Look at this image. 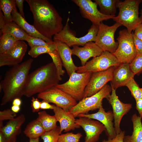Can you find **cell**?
<instances>
[{
	"label": "cell",
	"instance_id": "5",
	"mask_svg": "<svg viewBox=\"0 0 142 142\" xmlns=\"http://www.w3.org/2000/svg\"><path fill=\"white\" fill-rule=\"evenodd\" d=\"M92 73L73 72L65 83L58 84L56 87L70 95L77 101L84 98L85 90L89 82Z\"/></svg>",
	"mask_w": 142,
	"mask_h": 142
},
{
	"label": "cell",
	"instance_id": "26",
	"mask_svg": "<svg viewBox=\"0 0 142 142\" xmlns=\"http://www.w3.org/2000/svg\"><path fill=\"white\" fill-rule=\"evenodd\" d=\"M45 132L41 123L37 119L27 125L23 133L29 139H36L41 137Z\"/></svg>",
	"mask_w": 142,
	"mask_h": 142
},
{
	"label": "cell",
	"instance_id": "33",
	"mask_svg": "<svg viewBox=\"0 0 142 142\" xmlns=\"http://www.w3.org/2000/svg\"><path fill=\"white\" fill-rule=\"evenodd\" d=\"M48 54L52 59L53 62L57 69L60 80H62L61 76L64 75L65 71L62 69V63L57 49Z\"/></svg>",
	"mask_w": 142,
	"mask_h": 142
},
{
	"label": "cell",
	"instance_id": "10",
	"mask_svg": "<svg viewBox=\"0 0 142 142\" xmlns=\"http://www.w3.org/2000/svg\"><path fill=\"white\" fill-rule=\"evenodd\" d=\"M121 26V24L116 22L109 26L102 22L99 25L95 42L103 51H107L112 54L115 52L118 43L114 40V34L117 29Z\"/></svg>",
	"mask_w": 142,
	"mask_h": 142
},
{
	"label": "cell",
	"instance_id": "15",
	"mask_svg": "<svg viewBox=\"0 0 142 142\" xmlns=\"http://www.w3.org/2000/svg\"><path fill=\"white\" fill-rule=\"evenodd\" d=\"M27 49V45L24 42L18 41L9 50L0 55V67L13 66L19 64L24 56Z\"/></svg>",
	"mask_w": 142,
	"mask_h": 142
},
{
	"label": "cell",
	"instance_id": "49",
	"mask_svg": "<svg viewBox=\"0 0 142 142\" xmlns=\"http://www.w3.org/2000/svg\"><path fill=\"white\" fill-rule=\"evenodd\" d=\"M0 142H7L5 138L1 132H0Z\"/></svg>",
	"mask_w": 142,
	"mask_h": 142
},
{
	"label": "cell",
	"instance_id": "27",
	"mask_svg": "<svg viewBox=\"0 0 142 142\" xmlns=\"http://www.w3.org/2000/svg\"><path fill=\"white\" fill-rule=\"evenodd\" d=\"M37 119L41 123L46 131L51 130L57 127V121L54 115H50L44 110L38 112Z\"/></svg>",
	"mask_w": 142,
	"mask_h": 142
},
{
	"label": "cell",
	"instance_id": "45",
	"mask_svg": "<svg viewBox=\"0 0 142 142\" xmlns=\"http://www.w3.org/2000/svg\"><path fill=\"white\" fill-rule=\"evenodd\" d=\"M136 102V108L138 111L139 116L142 117V98L137 99Z\"/></svg>",
	"mask_w": 142,
	"mask_h": 142
},
{
	"label": "cell",
	"instance_id": "32",
	"mask_svg": "<svg viewBox=\"0 0 142 142\" xmlns=\"http://www.w3.org/2000/svg\"><path fill=\"white\" fill-rule=\"evenodd\" d=\"M130 91L132 96L135 100L142 98V88H140L132 78L125 85Z\"/></svg>",
	"mask_w": 142,
	"mask_h": 142
},
{
	"label": "cell",
	"instance_id": "41",
	"mask_svg": "<svg viewBox=\"0 0 142 142\" xmlns=\"http://www.w3.org/2000/svg\"><path fill=\"white\" fill-rule=\"evenodd\" d=\"M125 134V131H121L120 133L117 134L115 138L111 139H108V140L104 139L102 142H123Z\"/></svg>",
	"mask_w": 142,
	"mask_h": 142
},
{
	"label": "cell",
	"instance_id": "40",
	"mask_svg": "<svg viewBox=\"0 0 142 142\" xmlns=\"http://www.w3.org/2000/svg\"><path fill=\"white\" fill-rule=\"evenodd\" d=\"M31 107L33 112H37L39 111L40 107L41 102L37 98L32 97L31 100Z\"/></svg>",
	"mask_w": 142,
	"mask_h": 142
},
{
	"label": "cell",
	"instance_id": "22",
	"mask_svg": "<svg viewBox=\"0 0 142 142\" xmlns=\"http://www.w3.org/2000/svg\"><path fill=\"white\" fill-rule=\"evenodd\" d=\"M56 44L57 50L61 59L63 66L65 68L69 77L77 71L78 67L73 63L72 57V49L65 43L57 40H54Z\"/></svg>",
	"mask_w": 142,
	"mask_h": 142
},
{
	"label": "cell",
	"instance_id": "51",
	"mask_svg": "<svg viewBox=\"0 0 142 142\" xmlns=\"http://www.w3.org/2000/svg\"><path fill=\"white\" fill-rule=\"evenodd\" d=\"M140 16L139 17V22L140 23H142V9L140 10Z\"/></svg>",
	"mask_w": 142,
	"mask_h": 142
},
{
	"label": "cell",
	"instance_id": "25",
	"mask_svg": "<svg viewBox=\"0 0 142 142\" xmlns=\"http://www.w3.org/2000/svg\"><path fill=\"white\" fill-rule=\"evenodd\" d=\"M1 31L2 34L7 33L12 35L18 40L26 41L29 36L13 21L6 23Z\"/></svg>",
	"mask_w": 142,
	"mask_h": 142
},
{
	"label": "cell",
	"instance_id": "48",
	"mask_svg": "<svg viewBox=\"0 0 142 142\" xmlns=\"http://www.w3.org/2000/svg\"><path fill=\"white\" fill-rule=\"evenodd\" d=\"M20 109V106L13 105L11 107V110L15 113H17L19 112Z\"/></svg>",
	"mask_w": 142,
	"mask_h": 142
},
{
	"label": "cell",
	"instance_id": "3",
	"mask_svg": "<svg viewBox=\"0 0 142 142\" xmlns=\"http://www.w3.org/2000/svg\"><path fill=\"white\" fill-rule=\"evenodd\" d=\"M60 80L52 62L36 69L29 75L24 95L30 97L56 86Z\"/></svg>",
	"mask_w": 142,
	"mask_h": 142
},
{
	"label": "cell",
	"instance_id": "1",
	"mask_svg": "<svg viewBox=\"0 0 142 142\" xmlns=\"http://www.w3.org/2000/svg\"><path fill=\"white\" fill-rule=\"evenodd\" d=\"M33 15V26L45 37L52 40L63 27L62 19L55 8L46 0H26Z\"/></svg>",
	"mask_w": 142,
	"mask_h": 142
},
{
	"label": "cell",
	"instance_id": "29",
	"mask_svg": "<svg viewBox=\"0 0 142 142\" xmlns=\"http://www.w3.org/2000/svg\"><path fill=\"white\" fill-rule=\"evenodd\" d=\"M16 6L15 0H0V10L3 12L6 23L13 21L12 12Z\"/></svg>",
	"mask_w": 142,
	"mask_h": 142
},
{
	"label": "cell",
	"instance_id": "31",
	"mask_svg": "<svg viewBox=\"0 0 142 142\" xmlns=\"http://www.w3.org/2000/svg\"><path fill=\"white\" fill-rule=\"evenodd\" d=\"M57 49L56 44L53 41L49 46H36L31 48L28 52V54L32 58H35L42 54H48Z\"/></svg>",
	"mask_w": 142,
	"mask_h": 142
},
{
	"label": "cell",
	"instance_id": "14",
	"mask_svg": "<svg viewBox=\"0 0 142 142\" xmlns=\"http://www.w3.org/2000/svg\"><path fill=\"white\" fill-rule=\"evenodd\" d=\"M76 123L83 129L86 134L83 142H97L100 134L106 128L99 121L86 117H79L76 119Z\"/></svg>",
	"mask_w": 142,
	"mask_h": 142
},
{
	"label": "cell",
	"instance_id": "8",
	"mask_svg": "<svg viewBox=\"0 0 142 142\" xmlns=\"http://www.w3.org/2000/svg\"><path fill=\"white\" fill-rule=\"evenodd\" d=\"M116 39L118 46L113 54L121 63L130 64L136 55L133 32L129 33L126 29L121 30Z\"/></svg>",
	"mask_w": 142,
	"mask_h": 142
},
{
	"label": "cell",
	"instance_id": "30",
	"mask_svg": "<svg viewBox=\"0 0 142 142\" xmlns=\"http://www.w3.org/2000/svg\"><path fill=\"white\" fill-rule=\"evenodd\" d=\"M18 41L10 34L3 33L0 38V55L9 50Z\"/></svg>",
	"mask_w": 142,
	"mask_h": 142
},
{
	"label": "cell",
	"instance_id": "19",
	"mask_svg": "<svg viewBox=\"0 0 142 142\" xmlns=\"http://www.w3.org/2000/svg\"><path fill=\"white\" fill-rule=\"evenodd\" d=\"M73 47L72 55L79 58L82 66L84 65L90 58L99 56L103 52L95 42H93L87 43L82 47L78 45Z\"/></svg>",
	"mask_w": 142,
	"mask_h": 142
},
{
	"label": "cell",
	"instance_id": "39",
	"mask_svg": "<svg viewBox=\"0 0 142 142\" xmlns=\"http://www.w3.org/2000/svg\"><path fill=\"white\" fill-rule=\"evenodd\" d=\"M133 33L136 55H142V40L135 37L134 33Z\"/></svg>",
	"mask_w": 142,
	"mask_h": 142
},
{
	"label": "cell",
	"instance_id": "43",
	"mask_svg": "<svg viewBox=\"0 0 142 142\" xmlns=\"http://www.w3.org/2000/svg\"><path fill=\"white\" fill-rule=\"evenodd\" d=\"M24 0H15L16 6L18 8L19 13L25 19L24 13L23 10V3Z\"/></svg>",
	"mask_w": 142,
	"mask_h": 142
},
{
	"label": "cell",
	"instance_id": "16",
	"mask_svg": "<svg viewBox=\"0 0 142 142\" xmlns=\"http://www.w3.org/2000/svg\"><path fill=\"white\" fill-rule=\"evenodd\" d=\"M111 87L112 91L106 98L111 105L112 109L114 123V128L116 134L121 131L120 127V123L123 116L129 112L132 108V105L124 103L119 99L116 93V90Z\"/></svg>",
	"mask_w": 142,
	"mask_h": 142
},
{
	"label": "cell",
	"instance_id": "44",
	"mask_svg": "<svg viewBox=\"0 0 142 142\" xmlns=\"http://www.w3.org/2000/svg\"><path fill=\"white\" fill-rule=\"evenodd\" d=\"M56 105H51L49 103L44 101L43 100L41 102V104L40 108L42 109H53L54 108Z\"/></svg>",
	"mask_w": 142,
	"mask_h": 142
},
{
	"label": "cell",
	"instance_id": "35",
	"mask_svg": "<svg viewBox=\"0 0 142 142\" xmlns=\"http://www.w3.org/2000/svg\"><path fill=\"white\" fill-rule=\"evenodd\" d=\"M82 136V134L79 133L74 134L68 132L60 134L58 142H79Z\"/></svg>",
	"mask_w": 142,
	"mask_h": 142
},
{
	"label": "cell",
	"instance_id": "17",
	"mask_svg": "<svg viewBox=\"0 0 142 142\" xmlns=\"http://www.w3.org/2000/svg\"><path fill=\"white\" fill-rule=\"evenodd\" d=\"M84 117L96 119L100 122L106 128L105 132L108 139L115 138L117 134L113 126V121L114 116L113 111L109 110L106 112L102 105L97 113L92 114H80L78 117Z\"/></svg>",
	"mask_w": 142,
	"mask_h": 142
},
{
	"label": "cell",
	"instance_id": "50",
	"mask_svg": "<svg viewBox=\"0 0 142 142\" xmlns=\"http://www.w3.org/2000/svg\"><path fill=\"white\" fill-rule=\"evenodd\" d=\"M29 142H39V138L36 139H29Z\"/></svg>",
	"mask_w": 142,
	"mask_h": 142
},
{
	"label": "cell",
	"instance_id": "28",
	"mask_svg": "<svg viewBox=\"0 0 142 142\" xmlns=\"http://www.w3.org/2000/svg\"><path fill=\"white\" fill-rule=\"evenodd\" d=\"M119 0H94L99 6L100 12L108 16H115L117 3Z\"/></svg>",
	"mask_w": 142,
	"mask_h": 142
},
{
	"label": "cell",
	"instance_id": "7",
	"mask_svg": "<svg viewBox=\"0 0 142 142\" xmlns=\"http://www.w3.org/2000/svg\"><path fill=\"white\" fill-rule=\"evenodd\" d=\"M69 17L62 30L54 36L53 40H57L64 43L69 47L74 45H84L87 43L95 42L99 29V26L92 24L84 36L76 37L70 29Z\"/></svg>",
	"mask_w": 142,
	"mask_h": 142
},
{
	"label": "cell",
	"instance_id": "46",
	"mask_svg": "<svg viewBox=\"0 0 142 142\" xmlns=\"http://www.w3.org/2000/svg\"><path fill=\"white\" fill-rule=\"evenodd\" d=\"M4 15L2 11L0 10V29H1L6 24Z\"/></svg>",
	"mask_w": 142,
	"mask_h": 142
},
{
	"label": "cell",
	"instance_id": "37",
	"mask_svg": "<svg viewBox=\"0 0 142 142\" xmlns=\"http://www.w3.org/2000/svg\"><path fill=\"white\" fill-rule=\"evenodd\" d=\"M26 41L31 48L36 46H48L50 45L53 41L47 42L40 38L35 37L29 36Z\"/></svg>",
	"mask_w": 142,
	"mask_h": 142
},
{
	"label": "cell",
	"instance_id": "36",
	"mask_svg": "<svg viewBox=\"0 0 142 142\" xmlns=\"http://www.w3.org/2000/svg\"><path fill=\"white\" fill-rule=\"evenodd\" d=\"M130 68L134 74L139 75L142 73V55H136L130 63Z\"/></svg>",
	"mask_w": 142,
	"mask_h": 142
},
{
	"label": "cell",
	"instance_id": "24",
	"mask_svg": "<svg viewBox=\"0 0 142 142\" xmlns=\"http://www.w3.org/2000/svg\"><path fill=\"white\" fill-rule=\"evenodd\" d=\"M141 118L136 114L131 118L133 130L131 135L125 136L123 142H142V124Z\"/></svg>",
	"mask_w": 142,
	"mask_h": 142
},
{
	"label": "cell",
	"instance_id": "9",
	"mask_svg": "<svg viewBox=\"0 0 142 142\" xmlns=\"http://www.w3.org/2000/svg\"><path fill=\"white\" fill-rule=\"evenodd\" d=\"M121 63L112 53L103 51L99 56L93 58L84 66L78 67L77 72L92 73L106 70L112 66L116 67Z\"/></svg>",
	"mask_w": 142,
	"mask_h": 142
},
{
	"label": "cell",
	"instance_id": "47",
	"mask_svg": "<svg viewBox=\"0 0 142 142\" xmlns=\"http://www.w3.org/2000/svg\"><path fill=\"white\" fill-rule=\"evenodd\" d=\"M12 102L13 105L20 106L21 104V100L20 98H16L14 99Z\"/></svg>",
	"mask_w": 142,
	"mask_h": 142
},
{
	"label": "cell",
	"instance_id": "34",
	"mask_svg": "<svg viewBox=\"0 0 142 142\" xmlns=\"http://www.w3.org/2000/svg\"><path fill=\"white\" fill-rule=\"evenodd\" d=\"M61 134L60 127L57 126L51 130L46 131L41 137L43 142H58Z\"/></svg>",
	"mask_w": 142,
	"mask_h": 142
},
{
	"label": "cell",
	"instance_id": "13",
	"mask_svg": "<svg viewBox=\"0 0 142 142\" xmlns=\"http://www.w3.org/2000/svg\"><path fill=\"white\" fill-rule=\"evenodd\" d=\"M115 67L112 66L102 71L92 73L85 88L84 98L90 97L99 91L113 78Z\"/></svg>",
	"mask_w": 142,
	"mask_h": 142
},
{
	"label": "cell",
	"instance_id": "18",
	"mask_svg": "<svg viewBox=\"0 0 142 142\" xmlns=\"http://www.w3.org/2000/svg\"><path fill=\"white\" fill-rule=\"evenodd\" d=\"M135 75L130 68L129 63H121L115 67L110 81L111 86L116 90L119 87L125 86Z\"/></svg>",
	"mask_w": 142,
	"mask_h": 142
},
{
	"label": "cell",
	"instance_id": "11",
	"mask_svg": "<svg viewBox=\"0 0 142 142\" xmlns=\"http://www.w3.org/2000/svg\"><path fill=\"white\" fill-rule=\"evenodd\" d=\"M37 97L48 103H54L67 111L77 103L72 97L56 86L38 94Z\"/></svg>",
	"mask_w": 142,
	"mask_h": 142
},
{
	"label": "cell",
	"instance_id": "6",
	"mask_svg": "<svg viewBox=\"0 0 142 142\" xmlns=\"http://www.w3.org/2000/svg\"><path fill=\"white\" fill-rule=\"evenodd\" d=\"M111 91V86L106 84L96 93L83 98L69 111L76 118L80 114H87L90 111L99 109L102 105L103 99L106 98Z\"/></svg>",
	"mask_w": 142,
	"mask_h": 142
},
{
	"label": "cell",
	"instance_id": "38",
	"mask_svg": "<svg viewBox=\"0 0 142 142\" xmlns=\"http://www.w3.org/2000/svg\"><path fill=\"white\" fill-rule=\"evenodd\" d=\"M16 113L11 110L7 109L0 111V121L10 120L16 116Z\"/></svg>",
	"mask_w": 142,
	"mask_h": 142
},
{
	"label": "cell",
	"instance_id": "21",
	"mask_svg": "<svg viewBox=\"0 0 142 142\" xmlns=\"http://www.w3.org/2000/svg\"><path fill=\"white\" fill-rule=\"evenodd\" d=\"M53 111L57 121L59 123L61 133L63 130L67 132L80 128L75 123V117L69 111H66L56 105Z\"/></svg>",
	"mask_w": 142,
	"mask_h": 142
},
{
	"label": "cell",
	"instance_id": "2",
	"mask_svg": "<svg viewBox=\"0 0 142 142\" xmlns=\"http://www.w3.org/2000/svg\"><path fill=\"white\" fill-rule=\"evenodd\" d=\"M33 60L30 58L12 66L6 73L0 84L3 95L1 105L12 102L16 98H21L24 95L29 70Z\"/></svg>",
	"mask_w": 142,
	"mask_h": 142
},
{
	"label": "cell",
	"instance_id": "20",
	"mask_svg": "<svg viewBox=\"0 0 142 142\" xmlns=\"http://www.w3.org/2000/svg\"><path fill=\"white\" fill-rule=\"evenodd\" d=\"M26 120L23 114L9 120L6 125L0 128V132L5 138L7 142H13L21 132L22 126Z\"/></svg>",
	"mask_w": 142,
	"mask_h": 142
},
{
	"label": "cell",
	"instance_id": "23",
	"mask_svg": "<svg viewBox=\"0 0 142 142\" xmlns=\"http://www.w3.org/2000/svg\"><path fill=\"white\" fill-rule=\"evenodd\" d=\"M13 21L21 28L30 36L40 38L47 42L52 40L43 36L37 30L33 25L29 24L17 11V8L13 9L12 12Z\"/></svg>",
	"mask_w": 142,
	"mask_h": 142
},
{
	"label": "cell",
	"instance_id": "12",
	"mask_svg": "<svg viewBox=\"0 0 142 142\" xmlns=\"http://www.w3.org/2000/svg\"><path fill=\"white\" fill-rule=\"evenodd\" d=\"M79 7L82 16L90 21L92 24L99 26L104 21L112 19L115 17L104 14L97 8L98 4L91 0H72Z\"/></svg>",
	"mask_w": 142,
	"mask_h": 142
},
{
	"label": "cell",
	"instance_id": "52",
	"mask_svg": "<svg viewBox=\"0 0 142 142\" xmlns=\"http://www.w3.org/2000/svg\"><path fill=\"white\" fill-rule=\"evenodd\" d=\"M16 139H15L13 141V142H16Z\"/></svg>",
	"mask_w": 142,
	"mask_h": 142
},
{
	"label": "cell",
	"instance_id": "42",
	"mask_svg": "<svg viewBox=\"0 0 142 142\" xmlns=\"http://www.w3.org/2000/svg\"><path fill=\"white\" fill-rule=\"evenodd\" d=\"M134 34L139 39L142 40V23L138 24L134 29Z\"/></svg>",
	"mask_w": 142,
	"mask_h": 142
},
{
	"label": "cell",
	"instance_id": "4",
	"mask_svg": "<svg viewBox=\"0 0 142 142\" xmlns=\"http://www.w3.org/2000/svg\"><path fill=\"white\" fill-rule=\"evenodd\" d=\"M142 2V0H119L117 3L119 13L113 18V20L126 27L128 32L132 33L140 23L138 11Z\"/></svg>",
	"mask_w": 142,
	"mask_h": 142
}]
</instances>
